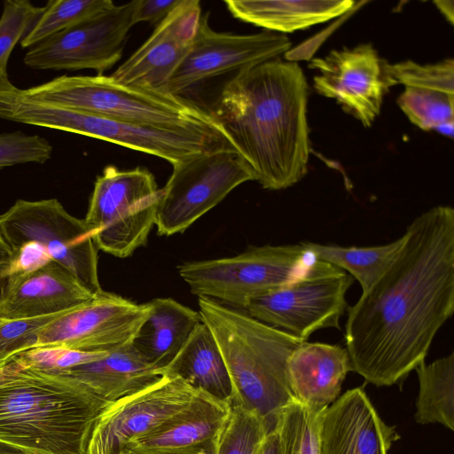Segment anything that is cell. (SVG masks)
<instances>
[{"instance_id": "obj_1", "label": "cell", "mask_w": 454, "mask_h": 454, "mask_svg": "<svg viewBox=\"0 0 454 454\" xmlns=\"http://www.w3.org/2000/svg\"><path fill=\"white\" fill-rule=\"evenodd\" d=\"M381 276L348 309L353 371L389 387L415 370L454 311V209L434 207L407 227Z\"/></svg>"}, {"instance_id": "obj_2", "label": "cell", "mask_w": 454, "mask_h": 454, "mask_svg": "<svg viewBox=\"0 0 454 454\" xmlns=\"http://www.w3.org/2000/svg\"><path fill=\"white\" fill-rule=\"evenodd\" d=\"M308 83L279 58L243 68L225 82L209 114L264 189L282 190L307 173Z\"/></svg>"}, {"instance_id": "obj_3", "label": "cell", "mask_w": 454, "mask_h": 454, "mask_svg": "<svg viewBox=\"0 0 454 454\" xmlns=\"http://www.w3.org/2000/svg\"><path fill=\"white\" fill-rule=\"evenodd\" d=\"M108 403L75 378L14 356L0 369V441L35 454H86Z\"/></svg>"}, {"instance_id": "obj_4", "label": "cell", "mask_w": 454, "mask_h": 454, "mask_svg": "<svg viewBox=\"0 0 454 454\" xmlns=\"http://www.w3.org/2000/svg\"><path fill=\"white\" fill-rule=\"evenodd\" d=\"M198 305L227 366L234 390L231 403L257 413L274 428L278 414L294 400L287 361L304 341L212 299L199 297Z\"/></svg>"}, {"instance_id": "obj_5", "label": "cell", "mask_w": 454, "mask_h": 454, "mask_svg": "<svg viewBox=\"0 0 454 454\" xmlns=\"http://www.w3.org/2000/svg\"><path fill=\"white\" fill-rule=\"evenodd\" d=\"M22 90L33 100L140 125L222 130L209 112L192 101L121 85L110 75H62Z\"/></svg>"}, {"instance_id": "obj_6", "label": "cell", "mask_w": 454, "mask_h": 454, "mask_svg": "<svg viewBox=\"0 0 454 454\" xmlns=\"http://www.w3.org/2000/svg\"><path fill=\"white\" fill-rule=\"evenodd\" d=\"M312 258L303 242L265 245L232 257L186 262L178 273L194 295L243 309L249 299L295 279Z\"/></svg>"}, {"instance_id": "obj_7", "label": "cell", "mask_w": 454, "mask_h": 454, "mask_svg": "<svg viewBox=\"0 0 454 454\" xmlns=\"http://www.w3.org/2000/svg\"><path fill=\"white\" fill-rule=\"evenodd\" d=\"M159 197L149 170L106 167L94 184L83 219L98 250L126 258L145 246L155 225Z\"/></svg>"}, {"instance_id": "obj_8", "label": "cell", "mask_w": 454, "mask_h": 454, "mask_svg": "<svg viewBox=\"0 0 454 454\" xmlns=\"http://www.w3.org/2000/svg\"><path fill=\"white\" fill-rule=\"evenodd\" d=\"M353 280L343 270L312 258L295 279L249 299L243 309L254 318L307 341L317 330L340 329Z\"/></svg>"}, {"instance_id": "obj_9", "label": "cell", "mask_w": 454, "mask_h": 454, "mask_svg": "<svg viewBox=\"0 0 454 454\" xmlns=\"http://www.w3.org/2000/svg\"><path fill=\"white\" fill-rule=\"evenodd\" d=\"M0 232L12 250L33 242L91 294L103 291L98 248L90 231L83 219L70 215L57 199L18 200L0 215Z\"/></svg>"}, {"instance_id": "obj_10", "label": "cell", "mask_w": 454, "mask_h": 454, "mask_svg": "<svg viewBox=\"0 0 454 454\" xmlns=\"http://www.w3.org/2000/svg\"><path fill=\"white\" fill-rule=\"evenodd\" d=\"M254 180L244 160L231 147L188 157L173 165L157 207L159 235L184 232L233 189Z\"/></svg>"}, {"instance_id": "obj_11", "label": "cell", "mask_w": 454, "mask_h": 454, "mask_svg": "<svg viewBox=\"0 0 454 454\" xmlns=\"http://www.w3.org/2000/svg\"><path fill=\"white\" fill-rule=\"evenodd\" d=\"M136 1L99 13L29 48L23 62L37 70L93 69L101 75L121 58L134 26Z\"/></svg>"}, {"instance_id": "obj_12", "label": "cell", "mask_w": 454, "mask_h": 454, "mask_svg": "<svg viewBox=\"0 0 454 454\" xmlns=\"http://www.w3.org/2000/svg\"><path fill=\"white\" fill-rule=\"evenodd\" d=\"M149 311L148 302L138 304L102 291L46 325L38 334L36 347L110 352L131 343Z\"/></svg>"}, {"instance_id": "obj_13", "label": "cell", "mask_w": 454, "mask_h": 454, "mask_svg": "<svg viewBox=\"0 0 454 454\" xmlns=\"http://www.w3.org/2000/svg\"><path fill=\"white\" fill-rule=\"evenodd\" d=\"M208 16L201 15L190 51L169 80L170 94L181 96L207 79L278 59L291 47L287 36L267 30L251 35L215 31Z\"/></svg>"}, {"instance_id": "obj_14", "label": "cell", "mask_w": 454, "mask_h": 454, "mask_svg": "<svg viewBox=\"0 0 454 454\" xmlns=\"http://www.w3.org/2000/svg\"><path fill=\"white\" fill-rule=\"evenodd\" d=\"M199 392L164 373L149 387L109 403L96 422L86 454H118L185 408Z\"/></svg>"}, {"instance_id": "obj_15", "label": "cell", "mask_w": 454, "mask_h": 454, "mask_svg": "<svg viewBox=\"0 0 454 454\" xmlns=\"http://www.w3.org/2000/svg\"><path fill=\"white\" fill-rule=\"evenodd\" d=\"M387 64L371 43H363L312 59L309 67L319 73L314 77L319 95L335 99L346 113L370 127L393 86Z\"/></svg>"}, {"instance_id": "obj_16", "label": "cell", "mask_w": 454, "mask_h": 454, "mask_svg": "<svg viewBox=\"0 0 454 454\" xmlns=\"http://www.w3.org/2000/svg\"><path fill=\"white\" fill-rule=\"evenodd\" d=\"M201 15L200 1L182 0L110 77L121 85L169 93V80L190 51Z\"/></svg>"}, {"instance_id": "obj_17", "label": "cell", "mask_w": 454, "mask_h": 454, "mask_svg": "<svg viewBox=\"0 0 454 454\" xmlns=\"http://www.w3.org/2000/svg\"><path fill=\"white\" fill-rule=\"evenodd\" d=\"M320 454H388L400 438L380 417L363 387L348 390L324 411Z\"/></svg>"}, {"instance_id": "obj_18", "label": "cell", "mask_w": 454, "mask_h": 454, "mask_svg": "<svg viewBox=\"0 0 454 454\" xmlns=\"http://www.w3.org/2000/svg\"><path fill=\"white\" fill-rule=\"evenodd\" d=\"M94 295L68 270L52 262L35 271L9 277L0 301V319L33 318L67 312Z\"/></svg>"}, {"instance_id": "obj_19", "label": "cell", "mask_w": 454, "mask_h": 454, "mask_svg": "<svg viewBox=\"0 0 454 454\" xmlns=\"http://www.w3.org/2000/svg\"><path fill=\"white\" fill-rule=\"evenodd\" d=\"M230 410L231 403L200 391L185 408L125 449L138 454H199L213 442Z\"/></svg>"}, {"instance_id": "obj_20", "label": "cell", "mask_w": 454, "mask_h": 454, "mask_svg": "<svg viewBox=\"0 0 454 454\" xmlns=\"http://www.w3.org/2000/svg\"><path fill=\"white\" fill-rule=\"evenodd\" d=\"M286 371L294 399L324 410L339 397L353 367L346 348L304 341L290 355Z\"/></svg>"}, {"instance_id": "obj_21", "label": "cell", "mask_w": 454, "mask_h": 454, "mask_svg": "<svg viewBox=\"0 0 454 454\" xmlns=\"http://www.w3.org/2000/svg\"><path fill=\"white\" fill-rule=\"evenodd\" d=\"M148 304L149 314L131 345L148 364L163 374L202 320L199 311L171 298H157Z\"/></svg>"}, {"instance_id": "obj_22", "label": "cell", "mask_w": 454, "mask_h": 454, "mask_svg": "<svg viewBox=\"0 0 454 454\" xmlns=\"http://www.w3.org/2000/svg\"><path fill=\"white\" fill-rule=\"evenodd\" d=\"M231 15L244 22L283 34L324 23L352 9L350 0H228Z\"/></svg>"}, {"instance_id": "obj_23", "label": "cell", "mask_w": 454, "mask_h": 454, "mask_svg": "<svg viewBox=\"0 0 454 454\" xmlns=\"http://www.w3.org/2000/svg\"><path fill=\"white\" fill-rule=\"evenodd\" d=\"M61 373L82 381L109 403L144 390L163 376L142 358L131 343Z\"/></svg>"}, {"instance_id": "obj_24", "label": "cell", "mask_w": 454, "mask_h": 454, "mask_svg": "<svg viewBox=\"0 0 454 454\" xmlns=\"http://www.w3.org/2000/svg\"><path fill=\"white\" fill-rule=\"evenodd\" d=\"M180 378L196 390L231 403L234 390L220 348L201 322L163 374Z\"/></svg>"}, {"instance_id": "obj_25", "label": "cell", "mask_w": 454, "mask_h": 454, "mask_svg": "<svg viewBox=\"0 0 454 454\" xmlns=\"http://www.w3.org/2000/svg\"><path fill=\"white\" fill-rule=\"evenodd\" d=\"M419 395L414 415L417 423L441 424L454 430V353L415 369Z\"/></svg>"}, {"instance_id": "obj_26", "label": "cell", "mask_w": 454, "mask_h": 454, "mask_svg": "<svg viewBox=\"0 0 454 454\" xmlns=\"http://www.w3.org/2000/svg\"><path fill=\"white\" fill-rule=\"evenodd\" d=\"M403 243V236L386 245L362 247L303 242L313 258L347 270L359 282L363 292L386 270Z\"/></svg>"}, {"instance_id": "obj_27", "label": "cell", "mask_w": 454, "mask_h": 454, "mask_svg": "<svg viewBox=\"0 0 454 454\" xmlns=\"http://www.w3.org/2000/svg\"><path fill=\"white\" fill-rule=\"evenodd\" d=\"M325 409L311 408L297 400L276 418L278 454H320L322 416Z\"/></svg>"}, {"instance_id": "obj_28", "label": "cell", "mask_w": 454, "mask_h": 454, "mask_svg": "<svg viewBox=\"0 0 454 454\" xmlns=\"http://www.w3.org/2000/svg\"><path fill=\"white\" fill-rule=\"evenodd\" d=\"M111 0H51L20 42L30 48L46 38L112 9Z\"/></svg>"}, {"instance_id": "obj_29", "label": "cell", "mask_w": 454, "mask_h": 454, "mask_svg": "<svg viewBox=\"0 0 454 454\" xmlns=\"http://www.w3.org/2000/svg\"><path fill=\"white\" fill-rule=\"evenodd\" d=\"M454 96L418 88L405 87L397 104L414 125L422 130H435L453 138Z\"/></svg>"}, {"instance_id": "obj_30", "label": "cell", "mask_w": 454, "mask_h": 454, "mask_svg": "<svg viewBox=\"0 0 454 454\" xmlns=\"http://www.w3.org/2000/svg\"><path fill=\"white\" fill-rule=\"evenodd\" d=\"M271 429L257 413L231 403L230 413L213 441L214 454H255Z\"/></svg>"}, {"instance_id": "obj_31", "label": "cell", "mask_w": 454, "mask_h": 454, "mask_svg": "<svg viewBox=\"0 0 454 454\" xmlns=\"http://www.w3.org/2000/svg\"><path fill=\"white\" fill-rule=\"evenodd\" d=\"M387 71L394 85L434 90L454 96V61L446 59L434 64L405 60L387 64Z\"/></svg>"}, {"instance_id": "obj_32", "label": "cell", "mask_w": 454, "mask_h": 454, "mask_svg": "<svg viewBox=\"0 0 454 454\" xmlns=\"http://www.w3.org/2000/svg\"><path fill=\"white\" fill-rule=\"evenodd\" d=\"M43 7L28 0H5L0 17V68L7 69L12 51L41 15Z\"/></svg>"}, {"instance_id": "obj_33", "label": "cell", "mask_w": 454, "mask_h": 454, "mask_svg": "<svg viewBox=\"0 0 454 454\" xmlns=\"http://www.w3.org/2000/svg\"><path fill=\"white\" fill-rule=\"evenodd\" d=\"M107 353L82 352L50 345L32 348L16 355L15 357L26 366L61 373L74 366L98 360Z\"/></svg>"}, {"instance_id": "obj_34", "label": "cell", "mask_w": 454, "mask_h": 454, "mask_svg": "<svg viewBox=\"0 0 454 454\" xmlns=\"http://www.w3.org/2000/svg\"><path fill=\"white\" fill-rule=\"evenodd\" d=\"M60 314L2 320L0 322V364H6L16 355L36 347L40 331Z\"/></svg>"}, {"instance_id": "obj_35", "label": "cell", "mask_w": 454, "mask_h": 454, "mask_svg": "<svg viewBox=\"0 0 454 454\" xmlns=\"http://www.w3.org/2000/svg\"><path fill=\"white\" fill-rule=\"evenodd\" d=\"M52 146L38 135L20 131L0 134V169L18 164H43L51 159Z\"/></svg>"}, {"instance_id": "obj_36", "label": "cell", "mask_w": 454, "mask_h": 454, "mask_svg": "<svg viewBox=\"0 0 454 454\" xmlns=\"http://www.w3.org/2000/svg\"><path fill=\"white\" fill-rule=\"evenodd\" d=\"M182 0H137L133 22L160 23Z\"/></svg>"}, {"instance_id": "obj_37", "label": "cell", "mask_w": 454, "mask_h": 454, "mask_svg": "<svg viewBox=\"0 0 454 454\" xmlns=\"http://www.w3.org/2000/svg\"><path fill=\"white\" fill-rule=\"evenodd\" d=\"M12 262V251L0 232V301L8 283Z\"/></svg>"}, {"instance_id": "obj_38", "label": "cell", "mask_w": 454, "mask_h": 454, "mask_svg": "<svg viewBox=\"0 0 454 454\" xmlns=\"http://www.w3.org/2000/svg\"><path fill=\"white\" fill-rule=\"evenodd\" d=\"M255 454H278V436L274 428L268 432Z\"/></svg>"}, {"instance_id": "obj_39", "label": "cell", "mask_w": 454, "mask_h": 454, "mask_svg": "<svg viewBox=\"0 0 454 454\" xmlns=\"http://www.w3.org/2000/svg\"><path fill=\"white\" fill-rule=\"evenodd\" d=\"M434 4L437 7V9L440 11V12L445 17V19L453 25L454 21V11H453V1L451 0H439L434 1Z\"/></svg>"}, {"instance_id": "obj_40", "label": "cell", "mask_w": 454, "mask_h": 454, "mask_svg": "<svg viewBox=\"0 0 454 454\" xmlns=\"http://www.w3.org/2000/svg\"><path fill=\"white\" fill-rule=\"evenodd\" d=\"M0 454H35L27 450L0 441Z\"/></svg>"}, {"instance_id": "obj_41", "label": "cell", "mask_w": 454, "mask_h": 454, "mask_svg": "<svg viewBox=\"0 0 454 454\" xmlns=\"http://www.w3.org/2000/svg\"><path fill=\"white\" fill-rule=\"evenodd\" d=\"M118 454H138V453L134 452L128 449H124ZM199 454H214L213 442L210 445L207 446L205 449H203Z\"/></svg>"}, {"instance_id": "obj_42", "label": "cell", "mask_w": 454, "mask_h": 454, "mask_svg": "<svg viewBox=\"0 0 454 454\" xmlns=\"http://www.w3.org/2000/svg\"><path fill=\"white\" fill-rule=\"evenodd\" d=\"M4 364H0V366H2V365H4Z\"/></svg>"}, {"instance_id": "obj_43", "label": "cell", "mask_w": 454, "mask_h": 454, "mask_svg": "<svg viewBox=\"0 0 454 454\" xmlns=\"http://www.w3.org/2000/svg\"><path fill=\"white\" fill-rule=\"evenodd\" d=\"M2 321V319H0V322Z\"/></svg>"}]
</instances>
